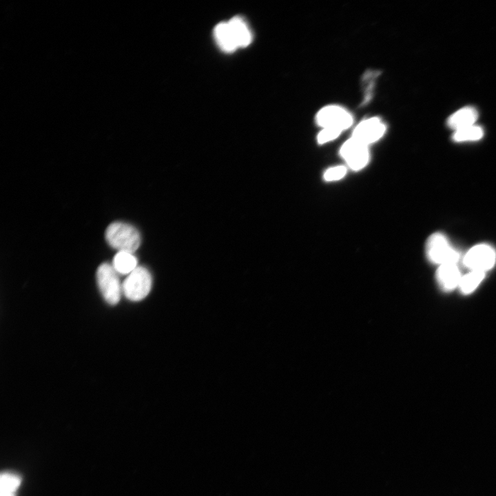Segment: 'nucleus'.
I'll return each mask as SVG.
<instances>
[{"label": "nucleus", "instance_id": "obj_1", "mask_svg": "<svg viewBox=\"0 0 496 496\" xmlns=\"http://www.w3.org/2000/svg\"><path fill=\"white\" fill-rule=\"evenodd\" d=\"M108 244L118 251L134 253L140 246L141 236L133 226L121 222L111 223L105 231Z\"/></svg>", "mask_w": 496, "mask_h": 496}, {"label": "nucleus", "instance_id": "obj_2", "mask_svg": "<svg viewBox=\"0 0 496 496\" xmlns=\"http://www.w3.org/2000/svg\"><path fill=\"white\" fill-rule=\"evenodd\" d=\"M96 282L99 290L110 304H117L123 293L122 285L120 282L118 273L112 265L101 264L96 271Z\"/></svg>", "mask_w": 496, "mask_h": 496}, {"label": "nucleus", "instance_id": "obj_3", "mask_svg": "<svg viewBox=\"0 0 496 496\" xmlns=\"http://www.w3.org/2000/svg\"><path fill=\"white\" fill-rule=\"evenodd\" d=\"M152 281L149 271L143 267H137L123 281V293L132 301L141 300L149 293Z\"/></svg>", "mask_w": 496, "mask_h": 496}, {"label": "nucleus", "instance_id": "obj_4", "mask_svg": "<svg viewBox=\"0 0 496 496\" xmlns=\"http://www.w3.org/2000/svg\"><path fill=\"white\" fill-rule=\"evenodd\" d=\"M426 254L431 262L440 265L456 264L459 258L458 252L440 233L433 234L428 238L426 245Z\"/></svg>", "mask_w": 496, "mask_h": 496}, {"label": "nucleus", "instance_id": "obj_5", "mask_svg": "<svg viewBox=\"0 0 496 496\" xmlns=\"http://www.w3.org/2000/svg\"><path fill=\"white\" fill-rule=\"evenodd\" d=\"M316 121L322 128L331 127L342 132L352 125L353 117L342 107L328 105L318 112Z\"/></svg>", "mask_w": 496, "mask_h": 496}, {"label": "nucleus", "instance_id": "obj_6", "mask_svg": "<svg viewBox=\"0 0 496 496\" xmlns=\"http://www.w3.org/2000/svg\"><path fill=\"white\" fill-rule=\"evenodd\" d=\"M463 261L464 265L471 271L485 272L494 266L496 252L490 245H478L468 250Z\"/></svg>", "mask_w": 496, "mask_h": 496}, {"label": "nucleus", "instance_id": "obj_7", "mask_svg": "<svg viewBox=\"0 0 496 496\" xmlns=\"http://www.w3.org/2000/svg\"><path fill=\"white\" fill-rule=\"evenodd\" d=\"M340 154L353 170L364 167L369 161L368 145L351 137L341 147Z\"/></svg>", "mask_w": 496, "mask_h": 496}, {"label": "nucleus", "instance_id": "obj_8", "mask_svg": "<svg viewBox=\"0 0 496 496\" xmlns=\"http://www.w3.org/2000/svg\"><path fill=\"white\" fill-rule=\"evenodd\" d=\"M385 130L386 126L381 120L373 117L360 122L354 129L351 137L369 145L379 140Z\"/></svg>", "mask_w": 496, "mask_h": 496}, {"label": "nucleus", "instance_id": "obj_9", "mask_svg": "<svg viewBox=\"0 0 496 496\" xmlns=\"http://www.w3.org/2000/svg\"><path fill=\"white\" fill-rule=\"evenodd\" d=\"M462 276L456 264L442 265L436 272V279L440 287L448 291L459 286Z\"/></svg>", "mask_w": 496, "mask_h": 496}, {"label": "nucleus", "instance_id": "obj_10", "mask_svg": "<svg viewBox=\"0 0 496 496\" xmlns=\"http://www.w3.org/2000/svg\"><path fill=\"white\" fill-rule=\"evenodd\" d=\"M477 118V110L473 107L466 106L451 114L447 120V125L457 131L475 125Z\"/></svg>", "mask_w": 496, "mask_h": 496}, {"label": "nucleus", "instance_id": "obj_11", "mask_svg": "<svg viewBox=\"0 0 496 496\" xmlns=\"http://www.w3.org/2000/svg\"><path fill=\"white\" fill-rule=\"evenodd\" d=\"M214 37L221 50L226 52H232L238 47L227 22H221L214 28Z\"/></svg>", "mask_w": 496, "mask_h": 496}, {"label": "nucleus", "instance_id": "obj_12", "mask_svg": "<svg viewBox=\"0 0 496 496\" xmlns=\"http://www.w3.org/2000/svg\"><path fill=\"white\" fill-rule=\"evenodd\" d=\"M228 23L238 48H245L251 43V32L242 18L234 17Z\"/></svg>", "mask_w": 496, "mask_h": 496}, {"label": "nucleus", "instance_id": "obj_13", "mask_svg": "<svg viewBox=\"0 0 496 496\" xmlns=\"http://www.w3.org/2000/svg\"><path fill=\"white\" fill-rule=\"evenodd\" d=\"M112 265L118 273L130 274L137 267V259L132 253L118 251Z\"/></svg>", "mask_w": 496, "mask_h": 496}, {"label": "nucleus", "instance_id": "obj_14", "mask_svg": "<svg viewBox=\"0 0 496 496\" xmlns=\"http://www.w3.org/2000/svg\"><path fill=\"white\" fill-rule=\"evenodd\" d=\"M484 277L485 272L484 271H471L462 276L458 287L462 293H471L478 287Z\"/></svg>", "mask_w": 496, "mask_h": 496}, {"label": "nucleus", "instance_id": "obj_15", "mask_svg": "<svg viewBox=\"0 0 496 496\" xmlns=\"http://www.w3.org/2000/svg\"><path fill=\"white\" fill-rule=\"evenodd\" d=\"M484 136L483 129L478 125H471L455 132L453 139L456 142L477 141Z\"/></svg>", "mask_w": 496, "mask_h": 496}, {"label": "nucleus", "instance_id": "obj_16", "mask_svg": "<svg viewBox=\"0 0 496 496\" xmlns=\"http://www.w3.org/2000/svg\"><path fill=\"white\" fill-rule=\"evenodd\" d=\"M19 477L12 473H2L1 475V496H14L15 490L20 484Z\"/></svg>", "mask_w": 496, "mask_h": 496}, {"label": "nucleus", "instance_id": "obj_17", "mask_svg": "<svg viewBox=\"0 0 496 496\" xmlns=\"http://www.w3.org/2000/svg\"><path fill=\"white\" fill-rule=\"evenodd\" d=\"M346 173L347 168L344 166H336L328 169L323 176L327 181H334L342 178Z\"/></svg>", "mask_w": 496, "mask_h": 496}, {"label": "nucleus", "instance_id": "obj_18", "mask_svg": "<svg viewBox=\"0 0 496 496\" xmlns=\"http://www.w3.org/2000/svg\"><path fill=\"white\" fill-rule=\"evenodd\" d=\"M342 132L334 128L324 127L317 136L318 143L322 144L336 138Z\"/></svg>", "mask_w": 496, "mask_h": 496}]
</instances>
